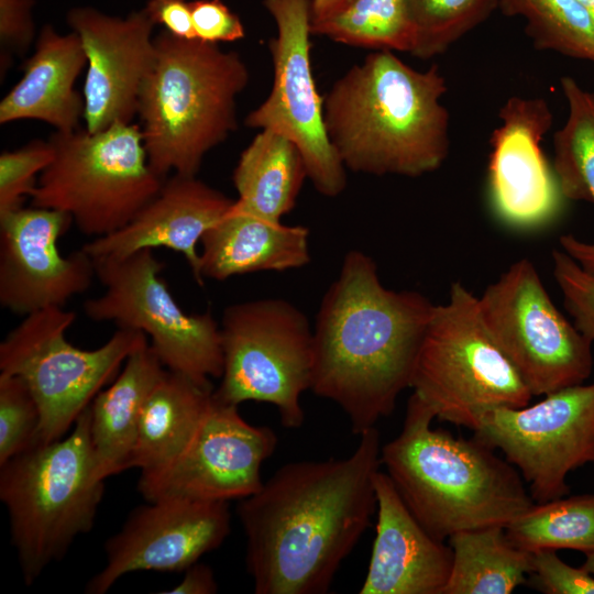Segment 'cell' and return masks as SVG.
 Here are the masks:
<instances>
[{
  "label": "cell",
  "mask_w": 594,
  "mask_h": 594,
  "mask_svg": "<svg viewBox=\"0 0 594 594\" xmlns=\"http://www.w3.org/2000/svg\"><path fill=\"white\" fill-rule=\"evenodd\" d=\"M530 584L544 594H594V575L562 561L556 550L531 552Z\"/></svg>",
  "instance_id": "36"
},
{
  "label": "cell",
  "mask_w": 594,
  "mask_h": 594,
  "mask_svg": "<svg viewBox=\"0 0 594 594\" xmlns=\"http://www.w3.org/2000/svg\"><path fill=\"white\" fill-rule=\"evenodd\" d=\"M499 119L488 161L493 209L512 227L542 226L557 216L564 199L541 148L552 112L542 98L513 96L499 109Z\"/></svg>",
  "instance_id": "19"
},
{
  "label": "cell",
  "mask_w": 594,
  "mask_h": 594,
  "mask_svg": "<svg viewBox=\"0 0 594 594\" xmlns=\"http://www.w3.org/2000/svg\"><path fill=\"white\" fill-rule=\"evenodd\" d=\"M229 502L162 497L135 508L105 543L106 564L86 585L105 594L123 575L185 572L230 532Z\"/></svg>",
  "instance_id": "16"
},
{
  "label": "cell",
  "mask_w": 594,
  "mask_h": 594,
  "mask_svg": "<svg viewBox=\"0 0 594 594\" xmlns=\"http://www.w3.org/2000/svg\"><path fill=\"white\" fill-rule=\"evenodd\" d=\"M505 530L516 547L528 552L560 549L594 552V494L535 503Z\"/></svg>",
  "instance_id": "30"
},
{
  "label": "cell",
  "mask_w": 594,
  "mask_h": 594,
  "mask_svg": "<svg viewBox=\"0 0 594 594\" xmlns=\"http://www.w3.org/2000/svg\"><path fill=\"white\" fill-rule=\"evenodd\" d=\"M552 272L574 326L594 341V276L563 250L552 251Z\"/></svg>",
  "instance_id": "35"
},
{
  "label": "cell",
  "mask_w": 594,
  "mask_h": 594,
  "mask_svg": "<svg viewBox=\"0 0 594 594\" xmlns=\"http://www.w3.org/2000/svg\"><path fill=\"white\" fill-rule=\"evenodd\" d=\"M234 201L197 175L173 174L128 224L92 239L81 249L96 258L122 257L144 249L167 248L184 255L197 284L202 286L197 244Z\"/></svg>",
  "instance_id": "20"
},
{
  "label": "cell",
  "mask_w": 594,
  "mask_h": 594,
  "mask_svg": "<svg viewBox=\"0 0 594 594\" xmlns=\"http://www.w3.org/2000/svg\"><path fill=\"white\" fill-rule=\"evenodd\" d=\"M349 1L350 0H312L311 21H318L333 14Z\"/></svg>",
  "instance_id": "41"
},
{
  "label": "cell",
  "mask_w": 594,
  "mask_h": 594,
  "mask_svg": "<svg viewBox=\"0 0 594 594\" xmlns=\"http://www.w3.org/2000/svg\"><path fill=\"white\" fill-rule=\"evenodd\" d=\"M201 276L224 280L234 275L299 268L310 262L309 230L232 208L201 238Z\"/></svg>",
  "instance_id": "23"
},
{
  "label": "cell",
  "mask_w": 594,
  "mask_h": 594,
  "mask_svg": "<svg viewBox=\"0 0 594 594\" xmlns=\"http://www.w3.org/2000/svg\"><path fill=\"white\" fill-rule=\"evenodd\" d=\"M144 11L154 24H161L174 36L196 38L190 4L186 0H148Z\"/></svg>",
  "instance_id": "39"
},
{
  "label": "cell",
  "mask_w": 594,
  "mask_h": 594,
  "mask_svg": "<svg viewBox=\"0 0 594 594\" xmlns=\"http://www.w3.org/2000/svg\"><path fill=\"white\" fill-rule=\"evenodd\" d=\"M312 0H264L277 34L268 43L274 79L267 98L245 118L251 129L272 130L300 151L308 179L326 197L346 186L345 166L329 140L310 64Z\"/></svg>",
  "instance_id": "13"
},
{
  "label": "cell",
  "mask_w": 594,
  "mask_h": 594,
  "mask_svg": "<svg viewBox=\"0 0 594 594\" xmlns=\"http://www.w3.org/2000/svg\"><path fill=\"white\" fill-rule=\"evenodd\" d=\"M437 65L420 72L392 51L352 66L323 97L330 142L345 168L375 176L418 177L449 155L450 117Z\"/></svg>",
  "instance_id": "3"
},
{
  "label": "cell",
  "mask_w": 594,
  "mask_h": 594,
  "mask_svg": "<svg viewBox=\"0 0 594 594\" xmlns=\"http://www.w3.org/2000/svg\"><path fill=\"white\" fill-rule=\"evenodd\" d=\"M498 8L525 20L536 48L594 63V21L576 0H498Z\"/></svg>",
  "instance_id": "31"
},
{
  "label": "cell",
  "mask_w": 594,
  "mask_h": 594,
  "mask_svg": "<svg viewBox=\"0 0 594 594\" xmlns=\"http://www.w3.org/2000/svg\"><path fill=\"white\" fill-rule=\"evenodd\" d=\"M593 465H594V463H593Z\"/></svg>",
  "instance_id": "44"
},
{
  "label": "cell",
  "mask_w": 594,
  "mask_h": 594,
  "mask_svg": "<svg viewBox=\"0 0 594 594\" xmlns=\"http://www.w3.org/2000/svg\"><path fill=\"white\" fill-rule=\"evenodd\" d=\"M410 387L437 419L472 431L485 413L534 397L488 333L477 297L459 282L447 302L433 306Z\"/></svg>",
  "instance_id": "7"
},
{
  "label": "cell",
  "mask_w": 594,
  "mask_h": 594,
  "mask_svg": "<svg viewBox=\"0 0 594 594\" xmlns=\"http://www.w3.org/2000/svg\"><path fill=\"white\" fill-rule=\"evenodd\" d=\"M359 436L350 455L287 463L241 499L245 564L256 594L329 590L376 510L380 432L373 427Z\"/></svg>",
  "instance_id": "1"
},
{
  "label": "cell",
  "mask_w": 594,
  "mask_h": 594,
  "mask_svg": "<svg viewBox=\"0 0 594 594\" xmlns=\"http://www.w3.org/2000/svg\"><path fill=\"white\" fill-rule=\"evenodd\" d=\"M166 371L146 343L129 355L112 384L90 403V438L103 480L132 468L142 407Z\"/></svg>",
  "instance_id": "24"
},
{
  "label": "cell",
  "mask_w": 594,
  "mask_h": 594,
  "mask_svg": "<svg viewBox=\"0 0 594 594\" xmlns=\"http://www.w3.org/2000/svg\"><path fill=\"white\" fill-rule=\"evenodd\" d=\"M568 118L553 138V172L564 199L594 202V91L569 76L561 78ZM561 250L594 276V243L561 235Z\"/></svg>",
  "instance_id": "27"
},
{
  "label": "cell",
  "mask_w": 594,
  "mask_h": 594,
  "mask_svg": "<svg viewBox=\"0 0 594 594\" xmlns=\"http://www.w3.org/2000/svg\"><path fill=\"white\" fill-rule=\"evenodd\" d=\"M156 61L138 107L151 168L196 176L204 157L237 128V98L249 84L246 64L219 44L155 37Z\"/></svg>",
  "instance_id": "5"
},
{
  "label": "cell",
  "mask_w": 594,
  "mask_h": 594,
  "mask_svg": "<svg viewBox=\"0 0 594 594\" xmlns=\"http://www.w3.org/2000/svg\"><path fill=\"white\" fill-rule=\"evenodd\" d=\"M477 301L488 333L532 396L590 377L592 341L558 310L529 260L513 263Z\"/></svg>",
  "instance_id": "12"
},
{
  "label": "cell",
  "mask_w": 594,
  "mask_h": 594,
  "mask_svg": "<svg viewBox=\"0 0 594 594\" xmlns=\"http://www.w3.org/2000/svg\"><path fill=\"white\" fill-rule=\"evenodd\" d=\"M76 314L64 307L32 312L0 343V373L20 376L40 409L37 442L68 432L129 355L147 343L136 330L121 329L101 346L85 350L66 339Z\"/></svg>",
  "instance_id": "9"
},
{
  "label": "cell",
  "mask_w": 594,
  "mask_h": 594,
  "mask_svg": "<svg viewBox=\"0 0 594 594\" xmlns=\"http://www.w3.org/2000/svg\"><path fill=\"white\" fill-rule=\"evenodd\" d=\"M85 66L87 57L75 32L63 35L50 24L43 26L21 79L0 102V123L30 119L59 132L78 129L85 101L74 86Z\"/></svg>",
  "instance_id": "22"
},
{
  "label": "cell",
  "mask_w": 594,
  "mask_h": 594,
  "mask_svg": "<svg viewBox=\"0 0 594 594\" xmlns=\"http://www.w3.org/2000/svg\"><path fill=\"white\" fill-rule=\"evenodd\" d=\"M41 415L23 378L0 373V465L37 443Z\"/></svg>",
  "instance_id": "33"
},
{
  "label": "cell",
  "mask_w": 594,
  "mask_h": 594,
  "mask_svg": "<svg viewBox=\"0 0 594 594\" xmlns=\"http://www.w3.org/2000/svg\"><path fill=\"white\" fill-rule=\"evenodd\" d=\"M414 24L410 54L428 59L446 52L498 8V0H406Z\"/></svg>",
  "instance_id": "32"
},
{
  "label": "cell",
  "mask_w": 594,
  "mask_h": 594,
  "mask_svg": "<svg viewBox=\"0 0 594 594\" xmlns=\"http://www.w3.org/2000/svg\"><path fill=\"white\" fill-rule=\"evenodd\" d=\"M448 540L453 563L442 594H510L527 582L531 552L516 547L505 527L463 530Z\"/></svg>",
  "instance_id": "28"
},
{
  "label": "cell",
  "mask_w": 594,
  "mask_h": 594,
  "mask_svg": "<svg viewBox=\"0 0 594 594\" xmlns=\"http://www.w3.org/2000/svg\"><path fill=\"white\" fill-rule=\"evenodd\" d=\"M474 437L503 452L535 503L563 497L568 474L594 463V382L556 391L534 405L492 409Z\"/></svg>",
  "instance_id": "14"
},
{
  "label": "cell",
  "mask_w": 594,
  "mask_h": 594,
  "mask_svg": "<svg viewBox=\"0 0 594 594\" xmlns=\"http://www.w3.org/2000/svg\"><path fill=\"white\" fill-rule=\"evenodd\" d=\"M220 330L223 367L213 395L235 406L271 404L284 427H300V397L310 389L314 365L307 316L285 299L264 298L228 306Z\"/></svg>",
  "instance_id": "10"
},
{
  "label": "cell",
  "mask_w": 594,
  "mask_h": 594,
  "mask_svg": "<svg viewBox=\"0 0 594 594\" xmlns=\"http://www.w3.org/2000/svg\"><path fill=\"white\" fill-rule=\"evenodd\" d=\"M375 493V538L359 593L442 594L452 570V548L417 521L387 473H376Z\"/></svg>",
  "instance_id": "21"
},
{
  "label": "cell",
  "mask_w": 594,
  "mask_h": 594,
  "mask_svg": "<svg viewBox=\"0 0 594 594\" xmlns=\"http://www.w3.org/2000/svg\"><path fill=\"white\" fill-rule=\"evenodd\" d=\"M73 223L69 215L21 207L0 217V304L23 317L64 307L88 290L96 268L82 249L63 256L58 240Z\"/></svg>",
  "instance_id": "17"
},
{
  "label": "cell",
  "mask_w": 594,
  "mask_h": 594,
  "mask_svg": "<svg viewBox=\"0 0 594 594\" xmlns=\"http://www.w3.org/2000/svg\"><path fill=\"white\" fill-rule=\"evenodd\" d=\"M48 141L55 155L38 176L31 205L69 215L94 239L128 224L165 180L151 168L141 127L132 122L95 133L55 131Z\"/></svg>",
  "instance_id": "8"
},
{
  "label": "cell",
  "mask_w": 594,
  "mask_h": 594,
  "mask_svg": "<svg viewBox=\"0 0 594 594\" xmlns=\"http://www.w3.org/2000/svg\"><path fill=\"white\" fill-rule=\"evenodd\" d=\"M276 444L273 429L250 425L238 406L212 395L188 446L163 466L141 472L138 491L146 502L169 496L242 499L262 487L261 469Z\"/></svg>",
  "instance_id": "15"
},
{
  "label": "cell",
  "mask_w": 594,
  "mask_h": 594,
  "mask_svg": "<svg viewBox=\"0 0 594 594\" xmlns=\"http://www.w3.org/2000/svg\"><path fill=\"white\" fill-rule=\"evenodd\" d=\"M33 3V0H0L1 76L10 67L12 55L23 56L34 41Z\"/></svg>",
  "instance_id": "37"
},
{
  "label": "cell",
  "mask_w": 594,
  "mask_h": 594,
  "mask_svg": "<svg viewBox=\"0 0 594 594\" xmlns=\"http://www.w3.org/2000/svg\"><path fill=\"white\" fill-rule=\"evenodd\" d=\"M196 38L209 44L235 42L245 36L240 18L221 0L189 1Z\"/></svg>",
  "instance_id": "38"
},
{
  "label": "cell",
  "mask_w": 594,
  "mask_h": 594,
  "mask_svg": "<svg viewBox=\"0 0 594 594\" xmlns=\"http://www.w3.org/2000/svg\"><path fill=\"white\" fill-rule=\"evenodd\" d=\"M218 592V584L210 566L196 562L189 566L179 584L164 591V594H213Z\"/></svg>",
  "instance_id": "40"
},
{
  "label": "cell",
  "mask_w": 594,
  "mask_h": 594,
  "mask_svg": "<svg viewBox=\"0 0 594 594\" xmlns=\"http://www.w3.org/2000/svg\"><path fill=\"white\" fill-rule=\"evenodd\" d=\"M54 155L48 140H33L0 154V217L23 207L24 199L31 197L37 185V175L51 164Z\"/></svg>",
  "instance_id": "34"
},
{
  "label": "cell",
  "mask_w": 594,
  "mask_h": 594,
  "mask_svg": "<svg viewBox=\"0 0 594 594\" xmlns=\"http://www.w3.org/2000/svg\"><path fill=\"white\" fill-rule=\"evenodd\" d=\"M88 407L65 438L37 442L0 465V499L26 585L94 527L105 480L91 443Z\"/></svg>",
  "instance_id": "6"
},
{
  "label": "cell",
  "mask_w": 594,
  "mask_h": 594,
  "mask_svg": "<svg viewBox=\"0 0 594 594\" xmlns=\"http://www.w3.org/2000/svg\"><path fill=\"white\" fill-rule=\"evenodd\" d=\"M433 306L418 292L386 288L362 251L345 254L317 314L310 391L337 404L353 433L389 416L410 387Z\"/></svg>",
  "instance_id": "2"
},
{
  "label": "cell",
  "mask_w": 594,
  "mask_h": 594,
  "mask_svg": "<svg viewBox=\"0 0 594 594\" xmlns=\"http://www.w3.org/2000/svg\"><path fill=\"white\" fill-rule=\"evenodd\" d=\"M67 23L87 57L84 128L95 133L118 122H132L156 61L155 24L144 9L117 18L92 8L73 9Z\"/></svg>",
  "instance_id": "18"
},
{
  "label": "cell",
  "mask_w": 594,
  "mask_h": 594,
  "mask_svg": "<svg viewBox=\"0 0 594 594\" xmlns=\"http://www.w3.org/2000/svg\"><path fill=\"white\" fill-rule=\"evenodd\" d=\"M312 35L376 51L411 53L414 24L406 0H350L333 14L310 21Z\"/></svg>",
  "instance_id": "29"
},
{
  "label": "cell",
  "mask_w": 594,
  "mask_h": 594,
  "mask_svg": "<svg viewBox=\"0 0 594 594\" xmlns=\"http://www.w3.org/2000/svg\"><path fill=\"white\" fill-rule=\"evenodd\" d=\"M308 178L299 148L284 135L261 130L243 150L232 180L235 207L256 217L280 221L297 201Z\"/></svg>",
  "instance_id": "26"
},
{
  "label": "cell",
  "mask_w": 594,
  "mask_h": 594,
  "mask_svg": "<svg viewBox=\"0 0 594 594\" xmlns=\"http://www.w3.org/2000/svg\"><path fill=\"white\" fill-rule=\"evenodd\" d=\"M582 568L594 575V552L585 553V561Z\"/></svg>",
  "instance_id": "42"
},
{
  "label": "cell",
  "mask_w": 594,
  "mask_h": 594,
  "mask_svg": "<svg viewBox=\"0 0 594 594\" xmlns=\"http://www.w3.org/2000/svg\"><path fill=\"white\" fill-rule=\"evenodd\" d=\"M432 410L413 394L400 432L381 462L403 502L435 538L506 527L535 502L518 470L476 437L435 429Z\"/></svg>",
  "instance_id": "4"
},
{
  "label": "cell",
  "mask_w": 594,
  "mask_h": 594,
  "mask_svg": "<svg viewBox=\"0 0 594 594\" xmlns=\"http://www.w3.org/2000/svg\"><path fill=\"white\" fill-rule=\"evenodd\" d=\"M212 395L211 384L167 370L142 407L132 468L150 471L175 459L196 435Z\"/></svg>",
  "instance_id": "25"
},
{
  "label": "cell",
  "mask_w": 594,
  "mask_h": 594,
  "mask_svg": "<svg viewBox=\"0 0 594 594\" xmlns=\"http://www.w3.org/2000/svg\"><path fill=\"white\" fill-rule=\"evenodd\" d=\"M105 292L82 309L94 321L143 332L164 366L200 384L221 377V330L210 310L187 314L176 302L152 249L122 257L94 258Z\"/></svg>",
  "instance_id": "11"
},
{
  "label": "cell",
  "mask_w": 594,
  "mask_h": 594,
  "mask_svg": "<svg viewBox=\"0 0 594 594\" xmlns=\"http://www.w3.org/2000/svg\"><path fill=\"white\" fill-rule=\"evenodd\" d=\"M594 21V0H576Z\"/></svg>",
  "instance_id": "43"
}]
</instances>
